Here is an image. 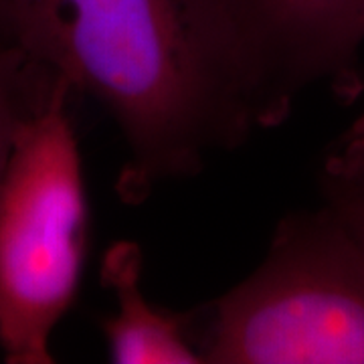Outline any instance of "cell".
Listing matches in <instances>:
<instances>
[{
	"mask_svg": "<svg viewBox=\"0 0 364 364\" xmlns=\"http://www.w3.org/2000/svg\"><path fill=\"white\" fill-rule=\"evenodd\" d=\"M326 205L332 208L364 255V182L338 184L322 182Z\"/></svg>",
	"mask_w": 364,
	"mask_h": 364,
	"instance_id": "cell-8",
	"label": "cell"
},
{
	"mask_svg": "<svg viewBox=\"0 0 364 364\" xmlns=\"http://www.w3.org/2000/svg\"><path fill=\"white\" fill-rule=\"evenodd\" d=\"M322 182L360 184L364 182V112L340 136L324 160Z\"/></svg>",
	"mask_w": 364,
	"mask_h": 364,
	"instance_id": "cell-7",
	"label": "cell"
},
{
	"mask_svg": "<svg viewBox=\"0 0 364 364\" xmlns=\"http://www.w3.org/2000/svg\"><path fill=\"white\" fill-rule=\"evenodd\" d=\"M0 35L112 114L132 203L261 128L227 0H0Z\"/></svg>",
	"mask_w": 364,
	"mask_h": 364,
	"instance_id": "cell-1",
	"label": "cell"
},
{
	"mask_svg": "<svg viewBox=\"0 0 364 364\" xmlns=\"http://www.w3.org/2000/svg\"><path fill=\"white\" fill-rule=\"evenodd\" d=\"M55 79L31 63L25 53L0 35V176L18 126L49 93Z\"/></svg>",
	"mask_w": 364,
	"mask_h": 364,
	"instance_id": "cell-6",
	"label": "cell"
},
{
	"mask_svg": "<svg viewBox=\"0 0 364 364\" xmlns=\"http://www.w3.org/2000/svg\"><path fill=\"white\" fill-rule=\"evenodd\" d=\"M102 284L117 299L116 316L102 330L117 364H200L203 356L188 340L191 314L150 304L142 291V251L132 241H117L102 257Z\"/></svg>",
	"mask_w": 364,
	"mask_h": 364,
	"instance_id": "cell-5",
	"label": "cell"
},
{
	"mask_svg": "<svg viewBox=\"0 0 364 364\" xmlns=\"http://www.w3.org/2000/svg\"><path fill=\"white\" fill-rule=\"evenodd\" d=\"M210 364H364V255L324 205L286 217L265 259L215 301Z\"/></svg>",
	"mask_w": 364,
	"mask_h": 364,
	"instance_id": "cell-3",
	"label": "cell"
},
{
	"mask_svg": "<svg viewBox=\"0 0 364 364\" xmlns=\"http://www.w3.org/2000/svg\"><path fill=\"white\" fill-rule=\"evenodd\" d=\"M73 91L55 81L23 119L0 176V348L9 364H51V338L77 298L90 205Z\"/></svg>",
	"mask_w": 364,
	"mask_h": 364,
	"instance_id": "cell-2",
	"label": "cell"
},
{
	"mask_svg": "<svg viewBox=\"0 0 364 364\" xmlns=\"http://www.w3.org/2000/svg\"><path fill=\"white\" fill-rule=\"evenodd\" d=\"M261 128L316 85L352 102L363 91L364 0H227Z\"/></svg>",
	"mask_w": 364,
	"mask_h": 364,
	"instance_id": "cell-4",
	"label": "cell"
}]
</instances>
